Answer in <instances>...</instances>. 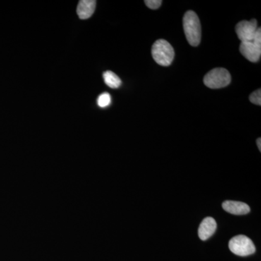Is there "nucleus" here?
<instances>
[{"instance_id": "9d476101", "label": "nucleus", "mask_w": 261, "mask_h": 261, "mask_svg": "<svg viewBox=\"0 0 261 261\" xmlns=\"http://www.w3.org/2000/svg\"><path fill=\"white\" fill-rule=\"evenodd\" d=\"M103 79H104L105 83L108 87L112 89H118L121 87V80L119 77L113 73L112 71H106L103 73Z\"/></svg>"}, {"instance_id": "ddd939ff", "label": "nucleus", "mask_w": 261, "mask_h": 261, "mask_svg": "<svg viewBox=\"0 0 261 261\" xmlns=\"http://www.w3.org/2000/svg\"><path fill=\"white\" fill-rule=\"evenodd\" d=\"M162 3L161 0H146L145 1V5L152 10L159 9L162 5Z\"/></svg>"}, {"instance_id": "20e7f679", "label": "nucleus", "mask_w": 261, "mask_h": 261, "mask_svg": "<svg viewBox=\"0 0 261 261\" xmlns=\"http://www.w3.org/2000/svg\"><path fill=\"white\" fill-rule=\"evenodd\" d=\"M230 250L239 256H248L255 253V247L250 238L245 235H238L228 243Z\"/></svg>"}, {"instance_id": "9b49d317", "label": "nucleus", "mask_w": 261, "mask_h": 261, "mask_svg": "<svg viewBox=\"0 0 261 261\" xmlns=\"http://www.w3.org/2000/svg\"><path fill=\"white\" fill-rule=\"evenodd\" d=\"M111 103V97L109 93L105 92L99 96L97 99V105L100 108H107Z\"/></svg>"}, {"instance_id": "1a4fd4ad", "label": "nucleus", "mask_w": 261, "mask_h": 261, "mask_svg": "<svg viewBox=\"0 0 261 261\" xmlns=\"http://www.w3.org/2000/svg\"><path fill=\"white\" fill-rule=\"evenodd\" d=\"M96 3L94 0H82L77 7V14L82 20L88 19L93 15L95 10Z\"/></svg>"}, {"instance_id": "0eeeda50", "label": "nucleus", "mask_w": 261, "mask_h": 261, "mask_svg": "<svg viewBox=\"0 0 261 261\" xmlns=\"http://www.w3.org/2000/svg\"><path fill=\"white\" fill-rule=\"evenodd\" d=\"M216 228H217V224L214 219L212 217L205 218L199 226V238L202 241H205L214 234Z\"/></svg>"}, {"instance_id": "f8f14e48", "label": "nucleus", "mask_w": 261, "mask_h": 261, "mask_svg": "<svg viewBox=\"0 0 261 261\" xmlns=\"http://www.w3.org/2000/svg\"><path fill=\"white\" fill-rule=\"evenodd\" d=\"M250 101L257 106H261V91L257 89L255 92H252L250 96Z\"/></svg>"}, {"instance_id": "f03ea898", "label": "nucleus", "mask_w": 261, "mask_h": 261, "mask_svg": "<svg viewBox=\"0 0 261 261\" xmlns=\"http://www.w3.org/2000/svg\"><path fill=\"white\" fill-rule=\"evenodd\" d=\"M152 56L158 64L165 67L169 66L174 58V49L167 41L159 39L152 45Z\"/></svg>"}, {"instance_id": "f257e3e1", "label": "nucleus", "mask_w": 261, "mask_h": 261, "mask_svg": "<svg viewBox=\"0 0 261 261\" xmlns=\"http://www.w3.org/2000/svg\"><path fill=\"white\" fill-rule=\"evenodd\" d=\"M184 31L187 42L193 47H197L201 41V24L197 15L192 10L185 13L183 18Z\"/></svg>"}, {"instance_id": "423d86ee", "label": "nucleus", "mask_w": 261, "mask_h": 261, "mask_svg": "<svg viewBox=\"0 0 261 261\" xmlns=\"http://www.w3.org/2000/svg\"><path fill=\"white\" fill-rule=\"evenodd\" d=\"M257 29V20L255 19L251 20H243L237 24V35L241 42H251L256 36Z\"/></svg>"}, {"instance_id": "7ed1b4c3", "label": "nucleus", "mask_w": 261, "mask_h": 261, "mask_svg": "<svg viewBox=\"0 0 261 261\" xmlns=\"http://www.w3.org/2000/svg\"><path fill=\"white\" fill-rule=\"evenodd\" d=\"M231 75L227 70L223 68H214L204 77V84L210 89H221L227 87L231 83Z\"/></svg>"}, {"instance_id": "4468645a", "label": "nucleus", "mask_w": 261, "mask_h": 261, "mask_svg": "<svg viewBox=\"0 0 261 261\" xmlns=\"http://www.w3.org/2000/svg\"><path fill=\"white\" fill-rule=\"evenodd\" d=\"M257 145L258 147L259 150L261 151V139L258 138L257 140Z\"/></svg>"}, {"instance_id": "39448f33", "label": "nucleus", "mask_w": 261, "mask_h": 261, "mask_svg": "<svg viewBox=\"0 0 261 261\" xmlns=\"http://www.w3.org/2000/svg\"><path fill=\"white\" fill-rule=\"evenodd\" d=\"M240 51L246 59L252 63L260 61L261 56V29L258 28L255 39L251 42H241Z\"/></svg>"}, {"instance_id": "6e6552de", "label": "nucleus", "mask_w": 261, "mask_h": 261, "mask_svg": "<svg viewBox=\"0 0 261 261\" xmlns=\"http://www.w3.org/2000/svg\"><path fill=\"white\" fill-rule=\"evenodd\" d=\"M222 207L226 212L233 215H245L250 213V208L248 205L238 201L227 200L223 202Z\"/></svg>"}]
</instances>
